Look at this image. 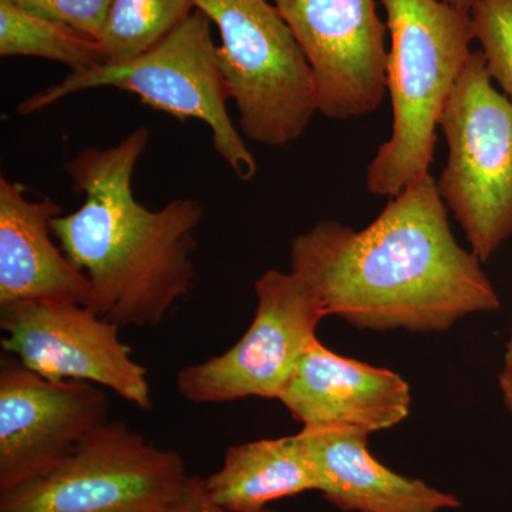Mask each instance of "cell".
Returning a JSON list of instances; mask_svg holds the SVG:
<instances>
[{
	"instance_id": "6da1fadb",
	"label": "cell",
	"mask_w": 512,
	"mask_h": 512,
	"mask_svg": "<svg viewBox=\"0 0 512 512\" xmlns=\"http://www.w3.org/2000/svg\"><path fill=\"white\" fill-rule=\"evenodd\" d=\"M291 271L357 329L446 332L473 313L498 311L481 261L461 248L433 175L413 181L372 224L322 221L291 244Z\"/></svg>"
},
{
	"instance_id": "7a4b0ae2",
	"label": "cell",
	"mask_w": 512,
	"mask_h": 512,
	"mask_svg": "<svg viewBox=\"0 0 512 512\" xmlns=\"http://www.w3.org/2000/svg\"><path fill=\"white\" fill-rule=\"evenodd\" d=\"M150 131L138 127L113 147H89L67 164L79 210L52 221L53 237L89 278V308L120 328L163 323L194 286V232L204 218L195 198L151 211L134 197L133 174Z\"/></svg>"
},
{
	"instance_id": "3957f363",
	"label": "cell",
	"mask_w": 512,
	"mask_h": 512,
	"mask_svg": "<svg viewBox=\"0 0 512 512\" xmlns=\"http://www.w3.org/2000/svg\"><path fill=\"white\" fill-rule=\"evenodd\" d=\"M392 133L367 167V190L396 197L430 174L441 114L474 40L470 13L443 0H382Z\"/></svg>"
},
{
	"instance_id": "277c9868",
	"label": "cell",
	"mask_w": 512,
	"mask_h": 512,
	"mask_svg": "<svg viewBox=\"0 0 512 512\" xmlns=\"http://www.w3.org/2000/svg\"><path fill=\"white\" fill-rule=\"evenodd\" d=\"M211 20L201 10L153 49L120 62H104L67 74L62 82L40 90L18 106L23 116L86 90L113 87L133 93L151 109L178 120H200L211 131L212 146L241 181L258 173L254 154L229 117L231 99L211 35Z\"/></svg>"
},
{
	"instance_id": "5b68a950",
	"label": "cell",
	"mask_w": 512,
	"mask_h": 512,
	"mask_svg": "<svg viewBox=\"0 0 512 512\" xmlns=\"http://www.w3.org/2000/svg\"><path fill=\"white\" fill-rule=\"evenodd\" d=\"M218 28V60L248 140L286 147L318 113L311 66L268 0H194Z\"/></svg>"
},
{
	"instance_id": "8992f818",
	"label": "cell",
	"mask_w": 512,
	"mask_h": 512,
	"mask_svg": "<svg viewBox=\"0 0 512 512\" xmlns=\"http://www.w3.org/2000/svg\"><path fill=\"white\" fill-rule=\"evenodd\" d=\"M447 163L437 190L487 262L512 237V101L495 89L483 53L471 52L441 114Z\"/></svg>"
},
{
	"instance_id": "52a82bcc",
	"label": "cell",
	"mask_w": 512,
	"mask_h": 512,
	"mask_svg": "<svg viewBox=\"0 0 512 512\" xmlns=\"http://www.w3.org/2000/svg\"><path fill=\"white\" fill-rule=\"evenodd\" d=\"M190 477L180 453L110 420L43 476L0 493V512H167Z\"/></svg>"
},
{
	"instance_id": "ba28073f",
	"label": "cell",
	"mask_w": 512,
	"mask_h": 512,
	"mask_svg": "<svg viewBox=\"0 0 512 512\" xmlns=\"http://www.w3.org/2000/svg\"><path fill=\"white\" fill-rule=\"evenodd\" d=\"M254 289L255 315L244 336L227 352L178 372L175 386L187 402L279 400L318 339L316 329L326 313L298 275L269 269Z\"/></svg>"
},
{
	"instance_id": "9c48e42d",
	"label": "cell",
	"mask_w": 512,
	"mask_h": 512,
	"mask_svg": "<svg viewBox=\"0 0 512 512\" xmlns=\"http://www.w3.org/2000/svg\"><path fill=\"white\" fill-rule=\"evenodd\" d=\"M2 348L37 375L89 382L113 390L150 412L147 369L131 357L120 326L74 302L23 301L0 305Z\"/></svg>"
},
{
	"instance_id": "30bf717a",
	"label": "cell",
	"mask_w": 512,
	"mask_h": 512,
	"mask_svg": "<svg viewBox=\"0 0 512 512\" xmlns=\"http://www.w3.org/2000/svg\"><path fill=\"white\" fill-rule=\"evenodd\" d=\"M311 66L318 113H375L387 93L386 26L375 0H274Z\"/></svg>"
},
{
	"instance_id": "8fae6325",
	"label": "cell",
	"mask_w": 512,
	"mask_h": 512,
	"mask_svg": "<svg viewBox=\"0 0 512 512\" xmlns=\"http://www.w3.org/2000/svg\"><path fill=\"white\" fill-rule=\"evenodd\" d=\"M104 387L50 380L0 359V493L43 476L110 419Z\"/></svg>"
},
{
	"instance_id": "7c38bea8",
	"label": "cell",
	"mask_w": 512,
	"mask_h": 512,
	"mask_svg": "<svg viewBox=\"0 0 512 512\" xmlns=\"http://www.w3.org/2000/svg\"><path fill=\"white\" fill-rule=\"evenodd\" d=\"M302 427H353L372 434L409 417L412 394L402 376L343 357L316 339L279 397Z\"/></svg>"
},
{
	"instance_id": "4fadbf2b",
	"label": "cell",
	"mask_w": 512,
	"mask_h": 512,
	"mask_svg": "<svg viewBox=\"0 0 512 512\" xmlns=\"http://www.w3.org/2000/svg\"><path fill=\"white\" fill-rule=\"evenodd\" d=\"M62 208L33 201L22 184L0 177V305L23 301L89 305L92 285L52 239Z\"/></svg>"
},
{
	"instance_id": "5bb4252c",
	"label": "cell",
	"mask_w": 512,
	"mask_h": 512,
	"mask_svg": "<svg viewBox=\"0 0 512 512\" xmlns=\"http://www.w3.org/2000/svg\"><path fill=\"white\" fill-rule=\"evenodd\" d=\"M322 481L320 494L346 512H440L460 508L456 495L400 476L369 451V433L343 426L299 431Z\"/></svg>"
},
{
	"instance_id": "9a60e30c",
	"label": "cell",
	"mask_w": 512,
	"mask_h": 512,
	"mask_svg": "<svg viewBox=\"0 0 512 512\" xmlns=\"http://www.w3.org/2000/svg\"><path fill=\"white\" fill-rule=\"evenodd\" d=\"M208 497L225 510L255 512L282 498L318 491L322 481L301 434L229 447L204 478Z\"/></svg>"
},
{
	"instance_id": "2e32d148",
	"label": "cell",
	"mask_w": 512,
	"mask_h": 512,
	"mask_svg": "<svg viewBox=\"0 0 512 512\" xmlns=\"http://www.w3.org/2000/svg\"><path fill=\"white\" fill-rule=\"evenodd\" d=\"M0 56L40 57L82 72L106 62L99 40L0 0Z\"/></svg>"
},
{
	"instance_id": "e0dca14e",
	"label": "cell",
	"mask_w": 512,
	"mask_h": 512,
	"mask_svg": "<svg viewBox=\"0 0 512 512\" xmlns=\"http://www.w3.org/2000/svg\"><path fill=\"white\" fill-rule=\"evenodd\" d=\"M194 0H111L100 36L106 62L153 49L194 12Z\"/></svg>"
},
{
	"instance_id": "ac0fdd59",
	"label": "cell",
	"mask_w": 512,
	"mask_h": 512,
	"mask_svg": "<svg viewBox=\"0 0 512 512\" xmlns=\"http://www.w3.org/2000/svg\"><path fill=\"white\" fill-rule=\"evenodd\" d=\"M470 16L487 72L512 101V0H480Z\"/></svg>"
},
{
	"instance_id": "d6986e66",
	"label": "cell",
	"mask_w": 512,
	"mask_h": 512,
	"mask_svg": "<svg viewBox=\"0 0 512 512\" xmlns=\"http://www.w3.org/2000/svg\"><path fill=\"white\" fill-rule=\"evenodd\" d=\"M37 18L62 23L100 40L111 0H9Z\"/></svg>"
},
{
	"instance_id": "ffe728a7",
	"label": "cell",
	"mask_w": 512,
	"mask_h": 512,
	"mask_svg": "<svg viewBox=\"0 0 512 512\" xmlns=\"http://www.w3.org/2000/svg\"><path fill=\"white\" fill-rule=\"evenodd\" d=\"M167 512H235L225 510L220 505L215 504L214 501L208 497L207 491L204 487V478L191 476L185 487L183 495ZM255 512H276L274 510L255 511Z\"/></svg>"
},
{
	"instance_id": "44dd1931",
	"label": "cell",
	"mask_w": 512,
	"mask_h": 512,
	"mask_svg": "<svg viewBox=\"0 0 512 512\" xmlns=\"http://www.w3.org/2000/svg\"><path fill=\"white\" fill-rule=\"evenodd\" d=\"M498 386H500L505 407H507L508 412H512V326L507 348H505L503 370H501L500 376H498Z\"/></svg>"
},
{
	"instance_id": "7402d4cb",
	"label": "cell",
	"mask_w": 512,
	"mask_h": 512,
	"mask_svg": "<svg viewBox=\"0 0 512 512\" xmlns=\"http://www.w3.org/2000/svg\"><path fill=\"white\" fill-rule=\"evenodd\" d=\"M443 2H446L447 5L453 6V8L470 13L480 0H443Z\"/></svg>"
}]
</instances>
